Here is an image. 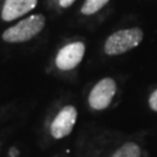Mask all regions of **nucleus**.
Masks as SVG:
<instances>
[{
	"instance_id": "nucleus-1",
	"label": "nucleus",
	"mask_w": 157,
	"mask_h": 157,
	"mask_svg": "<svg viewBox=\"0 0 157 157\" xmlns=\"http://www.w3.org/2000/svg\"><path fill=\"white\" fill-rule=\"evenodd\" d=\"M44 25L43 14H33L6 29L2 34V40L7 43H22L35 37L44 28Z\"/></svg>"
},
{
	"instance_id": "nucleus-2",
	"label": "nucleus",
	"mask_w": 157,
	"mask_h": 157,
	"mask_svg": "<svg viewBox=\"0 0 157 157\" xmlns=\"http://www.w3.org/2000/svg\"><path fill=\"white\" fill-rule=\"evenodd\" d=\"M143 40V32L140 28L121 29L113 33L105 42L104 51L109 56L121 55L134 49Z\"/></svg>"
},
{
	"instance_id": "nucleus-3",
	"label": "nucleus",
	"mask_w": 157,
	"mask_h": 157,
	"mask_svg": "<svg viewBox=\"0 0 157 157\" xmlns=\"http://www.w3.org/2000/svg\"><path fill=\"white\" fill-rule=\"evenodd\" d=\"M117 93V83L112 78H104L93 86L89 95V105L95 111L105 109L111 105Z\"/></svg>"
},
{
	"instance_id": "nucleus-4",
	"label": "nucleus",
	"mask_w": 157,
	"mask_h": 157,
	"mask_svg": "<svg viewBox=\"0 0 157 157\" xmlns=\"http://www.w3.org/2000/svg\"><path fill=\"white\" fill-rule=\"evenodd\" d=\"M77 115H78V113H77L76 107L71 106V105L63 107L55 117L54 121L51 122V136L54 139L59 140V139L67 137V135H70L75 127V124H76Z\"/></svg>"
},
{
	"instance_id": "nucleus-5",
	"label": "nucleus",
	"mask_w": 157,
	"mask_h": 157,
	"mask_svg": "<svg viewBox=\"0 0 157 157\" xmlns=\"http://www.w3.org/2000/svg\"><path fill=\"white\" fill-rule=\"evenodd\" d=\"M85 55V44L83 42H72L64 45L56 56V67L62 71L72 70L82 62Z\"/></svg>"
},
{
	"instance_id": "nucleus-6",
	"label": "nucleus",
	"mask_w": 157,
	"mask_h": 157,
	"mask_svg": "<svg viewBox=\"0 0 157 157\" xmlns=\"http://www.w3.org/2000/svg\"><path fill=\"white\" fill-rule=\"evenodd\" d=\"M37 5V0H5L1 11L4 21H13L33 11Z\"/></svg>"
},
{
	"instance_id": "nucleus-7",
	"label": "nucleus",
	"mask_w": 157,
	"mask_h": 157,
	"mask_svg": "<svg viewBox=\"0 0 157 157\" xmlns=\"http://www.w3.org/2000/svg\"><path fill=\"white\" fill-rule=\"evenodd\" d=\"M112 157H141V149L134 142H127L120 147Z\"/></svg>"
},
{
	"instance_id": "nucleus-8",
	"label": "nucleus",
	"mask_w": 157,
	"mask_h": 157,
	"mask_svg": "<svg viewBox=\"0 0 157 157\" xmlns=\"http://www.w3.org/2000/svg\"><path fill=\"white\" fill-rule=\"evenodd\" d=\"M108 1L109 0H85L84 5H83L80 11L85 15H92V14L100 11Z\"/></svg>"
},
{
	"instance_id": "nucleus-9",
	"label": "nucleus",
	"mask_w": 157,
	"mask_h": 157,
	"mask_svg": "<svg viewBox=\"0 0 157 157\" xmlns=\"http://www.w3.org/2000/svg\"><path fill=\"white\" fill-rule=\"evenodd\" d=\"M149 106L152 111L157 112V89L149 97Z\"/></svg>"
},
{
	"instance_id": "nucleus-10",
	"label": "nucleus",
	"mask_w": 157,
	"mask_h": 157,
	"mask_svg": "<svg viewBox=\"0 0 157 157\" xmlns=\"http://www.w3.org/2000/svg\"><path fill=\"white\" fill-rule=\"evenodd\" d=\"M76 0H59V6L63 7V8H67V7H70L75 2Z\"/></svg>"
},
{
	"instance_id": "nucleus-11",
	"label": "nucleus",
	"mask_w": 157,
	"mask_h": 157,
	"mask_svg": "<svg viewBox=\"0 0 157 157\" xmlns=\"http://www.w3.org/2000/svg\"><path fill=\"white\" fill-rule=\"evenodd\" d=\"M10 156L11 157H17L19 156V150H17L15 147H12L11 150H10Z\"/></svg>"
}]
</instances>
